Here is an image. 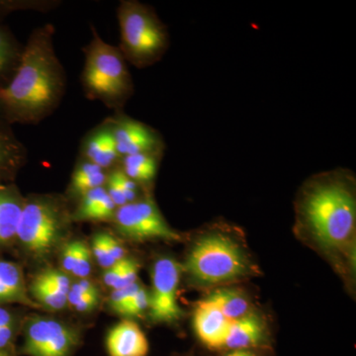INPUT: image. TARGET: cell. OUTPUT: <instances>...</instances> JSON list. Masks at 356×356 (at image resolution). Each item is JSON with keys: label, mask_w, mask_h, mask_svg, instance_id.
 <instances>
[{"label": "cell", "mask_w": 356, "mask_h": 356, "mask_svg": "<svg viewBox=\"0 0 356 356\" xmlns=\"http://www.w3.org/2000/svg\"><path fill=\"white\" fill-rule=\"evenodd\" d=\"M105 242H106L110 255H111L115 264L123 261L124 259L127 257H126L125 248L113 236L110 235L108 233H105Z\"/></svg>", "instance_id": "33"}, {"label": "cell", "mask_w": 356, "mask_h": 356, "mask_svg": "<svg viewBox=\"0 0 356 356\" xmlns=\"http://www.w3.org/2000/svg\"><path fill=\"white\" fill-rule=\"evenodd\" d=\"M79 154L81 158L108 172L118 166L120 156L117 152L111 128L106 121L91 130L84 137Z\"/></svg>", "instance_id": "12"}, {"label": "cell", "mask_w": 356, "mask_h": 356, "mask_svg": "<svg viewBox=\"0 0 356 356\" xmlns=\"http://www.w3.org/2000/svg\"><path fill=\"white\" fill-rule=\"evenodd\" d=\"M90 250L95 261L105 270L114 266L115 262L110 255L108 248L105 242V232L97 233L93 236Z\"/></svg>", "instance_id": "27"}, {"label": "cell", "mask_w": 356, "mask_h": 356, "mask_svg": "<svg viewBox=\"0 0 356 356\" xmlns=\"http://www.w3.org/2000/svg\"><path fill=\"white\" fill-rule=\"evenodd\" d=\"M34 280L57 290L65 296L69 294L70 285H72L69 276L64 271L58 270V269H47L42 271L34 278Z\"/></svg>", "instance_id": "25"}, {"label": "cell", "mask_w": 356, "mask_h": 356, "mask_svg": "<svg viewBox=\"0 0 356 356\" xmlns=\"http://www.w3.org/2000/svg\"><path fill=\"white\" fill-rule=\"evenodd\" d=\"M201 301L216 307L218 310L221 311L222 315L231 322L252 313V306L248 297L241 290L235 288H217Z\"/></svg>", "instance_id": "20"}, {"label": "cell", "mask_w": 356, "mask_h": 356, "mask_svg": "<svg viewBox=\"0 0 356 356\" xmlns=\"http://www.w3.org/2000/svg\"><path fill=\"white\" fill-rule=\"evenodd\" d=\"M142 286L140 283H135L131 286L123 288V289L113 290L109 296V307L115 313L120 315L124 307L127 305L128 302L133 298Z\"/></svg>", "instance_id": "29"}, {"label": "cell", "mask_w": 356, "mask_h": 356, "mask_svg": "<svg viewBox=\"0 0 356 356\" xmlns=\"http://www.w3.org/2000/svg\"><path fill=\"white\" fill-rule=\"evenodd\" d=\"M163 156L158 154H132L122 158L118 166L136 184L145 187L153 184L156 179Z\"/></svg>", "instance_id": "21"}, {"label": "cell", "mask_w": 356, "mask_h": 356, "mask_svg": "<svg viewBox=\"0 0 356 356\" xmlns=\"http://www.w3.org/2000/svg\"><path fill=\"white\" fill-rule=\"evenodd\" d=\"M24 46L0 21V89L10 83L22 60Z\"/></svg>", "instance_id": "19"}, {"label": "cell", "mask_w": 356, "mask_h": 356, "mask_svg": "<svg viewBox=\"0 0 356 356\" xmlns=\"http://www.w3.org/2000/svg\"><path fill=\"white\" fill-rule=\"evenodd\" d=\"M109 356H147L149 341L140 325L132 321H123L110 330L106 337Z\"/></svg>", "instance_id": "13"}, {"label": "cell", "mask_w": 356, "mask_h": 356, "mask_svg": "<svg viewBox=\"0 0 356 356\" xmlns=\"http://www.w3.org/2000/svg\"><path fill=\"white\" fill-rule=\"evenodd\" d=\"M81 241H70L63 248L62 255H60V264H62L64 273H72L74 264H76L77 254H79V247Z\"/></svg>", "instance_id": "32"}, {"label": "cell", "mask_w": 356, "mask_h": 356, "mask_svg": "<svg viewBox=\"0 0 356 356\" xmlns=\"http://www.w3.org/2000/svg\"><path fill=\"white\" fill-rule=\"evenodd\" d=\"M51 23L33 30L17 72L0 89V117L9 125H36L60 106L67 90V74L54 46Z\"/></svg>", "instance_id": "1"}, {"label": "cell", "mask_w": 356, "mask_h": 356, "mask_svg": "<svg viewBox=\"0 0 356 356\" xmlns=\"http://www.w3.org/2000/svg\"><path fill=\"white\" fill-rule=\"evenodd\" d=\"M30 292H31L33 297L37 300L38 305L40 304V305L46 307L49 310H62L67 305V296L60 294L57 290L41 284L37 281H32Z\"/></svg>", "instance_id": "23"}, {"label": "cell", "mask_w": 356, "mask_h": 356, "mask_svg": "<svg viewBox=\"0 0 356 356\" xmlns=\"http://www.w3.org/2000/svg\"><path fill=\"white\" fill-rule=\"evenodd\" d=\"M105 121L111 128L120 159L137 154L165 153L163 136L146 123L131 118L123 111L116 112Z\"/></svg>", "instance_id": "10"}, {"label": "cell", "mask_w": 356, "mask_h": 356, "mask_svg": "<svg viewBox=\"0 0 356 356\" xmlns=\"http://www.w3.org/2000/svg\"><path fill=\"white\" fill-rule=\"evenodd\" d=\"M119 50L138 69L159 63L170 48V33L153 7L137 0H122L117 8Z\"/></svg>", "instance_id": "5"}, {"label": "cell", "mask_w": 356, "mask_h": 356, "mask_svg": "<svg viewBox=\"0 0 356 356\" xmlns=\"http://www.w3.org/2000/svg\"><path fill=\"white\" fill-rule=\"evenodd\" d=\"M149 294L146 288L140 286L139 291L134 295L132 299L124 307L120 315L125 317H139L146 311H149Z\"/></svg>", "instance_id": "26"}, {"label": "cell", "mask_w": 356, "mask_h": 356, "mask_svg": "<svg viewBox=\"0 0 356 356\" xmlns=\"http://www.w3.org/2000/svg\"><path fill=\"white\" fill-rule=\"evenodd\" d=\"M117 206L109 197L105 186L86 192L81 197L79 206L72 214V221L107 222L112 221Z\"/></svg>", "instance_id": "17"}, {"label": "cell", "mask_w": 356, "mask_h": 356, "mask_svg": "<svg viewBox=\"0 0 356 356\" xmlns=\"http://www.w3.org/2000/svg\"><path fill=\"white\" fill-rule=\"evenodd\" d=\"M16 351L14 350V348H11V350H0V356H15Z\"/></svg>", "instance_id": "38"}, {"label": "cell", "mask_w": 356, "mask_h": 356, "mask_svg": "<svg viewBox=\"0 0 356 356\" xmlns=\"http://www.w3.org/2000/svg\"><path fill=\"white\" fill-rule=\"evenodd\" d=\"M9 303L39 306L28 295L21 267L15 262L0 261V304Z\"/></svg>", "instance_id": "18"}, {"label": "cell", "mask_w": 356, "mask_h": 356, "mask_svg": "<svg viewBox=\"0 0 356 356\" xmlns=\"http://www.w3.org/2000/svg\"><path fill=\"white\" fill-rule=\"evenodd\" d=\"M81 334L72 325L55 318H30L24 327L20 353L27 356H74Z\"/></svg>", "instance_id": "8"}, {"label": "cell", "mask_w": 356, "mask_h": 356, "mask_svg": "<svg viewBox=\"0 0 356 356\" xmlns=\"http://www.w3.org/2000/svg\"><path fill=\"white\" fill-rule=\"evenodd\" d=\"M108 177V170L81 158L77 161L76 168L70 179V191L72 195L81 196L86 192L105 186Z\"/></svg>", "instance_id": "22"}, {"label": "cell", "mask_w": 356, "mask_h": 356, "mask_svg": "<svg viewBox=\"0 0 356 356\" xmlns=\"http://www.w3.org/2000/svg\"><path fill=\"white\" fill-rule=\"evenodd\" d=\"M24 199L16 185L0 184V250L16 241Z\"/></svg>", "instance_id": "16"}, {"label": "cell", "mask_w": 356, "mask_h": 356, "mask_svg": "<svg viewBox=\"0 0 356 356\" xmlns=\"http://www.w3.org/2000/svg\"><path fill=\"white\" fill-rule=\"evenodd\" d=\"M8 325H15V318L10 311L0 307V327Z\"/></svg>", "instance_id": "36"}, {"label": "cell", "mask_w": 356, "mask_h": 356, "mask_svg": "<svg viewBox=\"0 0 356 356\" xmlns=\"http://www.w3.org/2000/svg\"><path fill=\"white\" fill-rule=\"evenodd\" d=\"M300 224L321 245L341 248L355 235V179L343 168L312 177L297 200Z\"/></svg>", "instance_id": "2"}, {"label": "cell", "mask_w": 356, "mask_h": 356, "mask_svg": "<svg viewBox=\"0 0 356 356\" xmlns=\"http://www.w3.org/2000/svg\"><path fill=\"white\" fill-rule=\"evenodd\" d=\"M27 159V147L16 137L11 125L0 117V184H9Z\"/></svg>", "instance_id": "15"}, {"label": "cell", "mask_w": 356, "mask_h": 356, "mask_svg": "<svg viewBox=\"0 0 356 356\" xmlns=\"http://www.w3.org/2000/svg\"><path fill=\"white\" fill-rule=\"evenodd\" d=\"M182 269L196 284L215 286L247 277L254 266L233 235L218 227L198 236Z\"/></svg>", "instance_id": "3"}, {"label": "cell", "mask_w": 356, "mask_h": 356, "mask_svg": "<svg viewBox=\"0 0 356 356\" xmlns=\"http://www.w3.org/2000/svg\"><path fill=\"white\" fill-rule=\"evenodd\" d=\"M58 1H20V0H0V17L18 10L34 9L38 11H49L58 6Z\"/></svg>", "instance_id": "24"}, {"label": "cell", "mask_w": 356, "mask_h": 356, "mask_svg": "<svg viewBox=\"0 0 356 356\" xmlns=\"http://www.w3.org/2000/svg\"><path fill=\"white\" fill-rule=\"evenodd\" d=\"M232 322L211 304L200 301L193 315V327L199 341L211 350H222Z\"/></svg>", "instance_id": "11"}, {"label": "cell", "mask_w": 356, "mask_h": 356, "mask_svg": "<svg viewBox=\"0 0 356 356\" xmlns=\"http://www.w3.org/2000/svg\"><path fill=\"white\" fill-rule=\"evenodd\" d=\"M266 341V325L257 314L232 322L222 350H257Z\"/></svg>", "instance_id": "14"}, {"label": "cell", "mask_w": 356, "mask_h": 356, "mask_svg": "<svg viewBox=\"0 0 356 356\" xmlns=\"http://www.w3.org/2000/svg\"><path fill=\"white\" fill-rule=\"evenodd\" d=\"M112 222L122 236L134 242L153 240L178 242L181 240V235L168 224L149 195L117 208Z\"/></svg>", "instance_id": "7"}, {"label": "cell", "mask_w": 356, "mask_h": 356, "mask_svg": "<svg viewBox=\"0 0 356 356\" xmlns=\"http://www.w3.org/2000/svg\"><path fill=\"white\" fill-rule=\"evenodd\" d=\"M140 264V262L136 261L132 257H129L127 266L124 269L120 277L117 280L116 284L114 285L113 289H123V288L131 286L138 282L139 277Z\"/></svg>", "instance_id": "31"}, {"label": "cell", "mask_w": 356, "mask_h": 356, "mask_svg": "<svg viewBox=\"0 0 356 356\" xmlns=\"http://www.w3.org/2000/svg\"><path fill=\"white\" fill-rule=\"evenodd\" d=\"M88 294H99V290L88 278L79 280L70 285L69 294H67V304L74 307L84 295Z\"/></svg>", "instance_id": "30"}, {"label": "cell", "mask_w": 356, "mask_h": 356, "mask_svg": "<svg viewBox=\"0 0 356 356\" xmlns=\"http://www.w3.org/2000/svg\"><path fill=\"white\" fill-rule=\"evenodd\" d=\"M91 271H92V254H91L90 248L81 241L79 254H77L72 274L79 280H84V278H88Z\"/></svg>", "instance_id": "28"}, {"label": "cell", "mask_w": 356, "mask_h": 356, "mask_svg": "<svg viewBox=\"0 0 356 356\" xmlns=\"http://www.w3.org/2000/svg\"><path fill=\"white\" fill-rule=\"evenodd\" d=\"M224 356H262L257 350H229Z\"/></svg>", "instance_id": "37"}, {"label": "cell", "mask_w": 356, "mask_h": 356, "mask_svg": "<svg viewBox=\"0 0 356 356\" xmlns=\"http://www.w3.org/2000/svg\"><path fill=\"white\" fill-rule=\"evenodd\" d=\"M182 273V264L172 257H161L154 262L149 307V316L154 323L172 324L184 316L177 301Z\"/></svg>", "instance_id": "9"}, {"label": "cell", "mask_w": 356, "mask_h": 356, "mask_svg": "<svg viewBox=\"0 0 356 356\" xmlns=\"http://www.w3.org/2000/svg\"><path fill=\"white\" fill-rule=\"evenodd\" d=\"M72 214L62 199L33 195L24 199L16 241L27 254L44 259L54 252L69 226Z\"/></svg>", "instance_id": "6"}, {"label": "cell", "mask_w": 356, "mask_h": 356, "mask_svg": "<svg viewBox=\"0 0 356 356\" xmlns=\"http://www.w3.org/2000/svg\"><path fill=\"white\" fill-rule=\"evenodd\" d=\"M16 325L0 327V350L13 348V341L15 339Z\"/></svg>", "instance_id": "35"}, {"label": "cell", "mask_w": 356, "mask_h": 356, "mask_svg": "<svg viewBox=\"0 0 356 356\" xmlns=\"http://www.w3.org/2000/svg\"><path fill=\"white\" fill-rule=\"evenodd\" d=\"M92 38L83 48L81 86L89 100H97L116 112L123 111L134 95L127 62L118 47L102 40L91 25Z\"/></svg>", "instance_id": "4"}, {"label": "cell", "mask_w": 356, "mask_h": 356, "mask_svg": "<svg viewBox=\"0 0 356 356\" xmlns=\"http://www.w3.org/2000/svg\"><path fill=\"white\" fill-rule=\"evenodd\" d=\"M99 294H88L84 295L83 298L72 307L76 312L79 313H86V312L92 311L99 304Z\"/></svg>", "instance_id": "34"}]
</instances>
